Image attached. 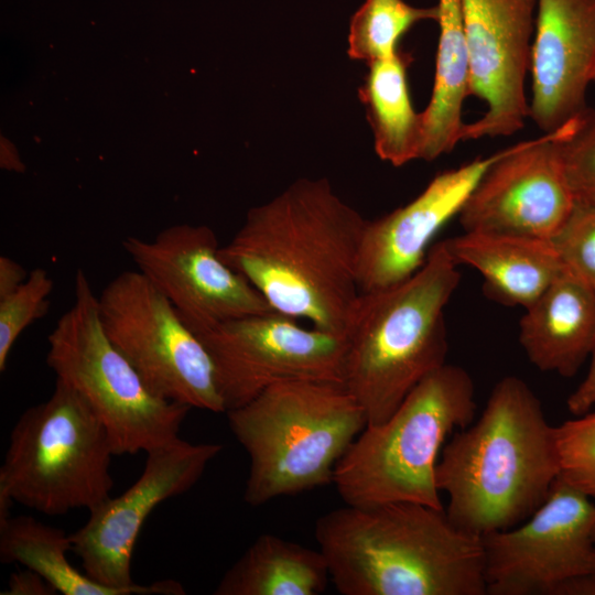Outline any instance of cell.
<instances>
[{
  "mask_svg": "<svg viewBox=\"0 0 595 595\" xmlns=\"http://www.w3.org/2000/svg\"><path fill=\"white\" fill-rule=\"evenodd\" d=\"M366 220L326 178H300L251 208L219 256L277 312L345 336Z\"/></svg>",
  "mask_w": 595,
  "mask_h": 595,
  "instance_id": "cell-1",
  "label": "cell"
},
{
  "mask_svg": "<svg viewBox=\"0 0 595 595\" xmlns=\"http://www.w3.org/2000/svg\"><path fill=\"white\" fill-rule=\"evenodd\" d=\"M314 533L339 594H487L482 537L444 508L345 505L321 516Z\"/></svg>",
  "mask_w": 595,
  "mask_h": 595,
  "instance_id": "cell-2",
  "label": "cell"
},
{
  "mask_svg": "<svg viewBox=\"0 0 595 595\" xmlns=\"http://www.w3.org/2000/svg\"><path fill=\"white\" fill-rule=\"evenodd\" d=\"M555 426L519 377L493 388L480 416L442 448L435 480L446 515L477 536L512 528L547 499L559 477Z\"/></svg>",
  "mask_w": 595,
  "mask_h": 595,
  "instance_id": "cell-3",
  "label": "cell"
},
{
  "mask_svg": "<svg viewBox=\"0 0 595 595\" xmlns=\"http://www.w3.org/2000/svg\"><path fill=\"white\" fill-rule=\"evenodd\" d=\"M457 267L443 240L405 281L359 294L345 332L342 385L367 424L388 419L422 379L446 364L444 309L461 281Z\"/></svg>",
  "mask_w": 595,
  "mask_h": 595,
  "instance_id": "cell-4",
  "label": "cell"
},
{
  "mask_svg": "<svg viewBox=\"0 0 595 595\" xmlns=\"http://www.w3.org/2000/svg\"><path fill=\"white\" fill-rule=\"evenodd\" d=\"M225 414L249 457L250 506L333 484L337 462L367 424L357 400L333 381L275 383Z\"/></svg>",
  "mask_w": 595,
  "mask_h": 595,
  "instance_id": "cell-5",
  "label": "cell"
},
{
  "mask_svg": "<svg viewBox=\"0 0 595 595\" xmlns=\"http://www.w3.org/2000/svg\"><path fill=\"white\" fill-rule=\"evenodd\" d=\"M475 386L444 364L422 379L385 421L366 424L337 462L333 485L345 505L410 501L443 509L436 465L448 435L469 425Z\"/></svg>",
  "mask_w": 595,
  "mask_h": 595,
  "instance_id": "cell-6",
  "label": "cell"
},
{
  "mask_svg": "<svg viewBox=\"0 0 595 595\" xmlns=\"http://www.w3.org/2000/svg\"><path fill=\"white\" fill-rule=\"evenodd\" d=\"M115 455L102 422L56 379L43 402L14 423L0 467V515L18 502L48 516L90 510L111 495Z\"/></svg>",
  "mask_w": 595,
  "mask_h": 595,
  "instance_id": "cell-7",
  "label": "cell"
},
{
  "mask_svg": "<svg viewBox=\"0 0 595 595\" xmlns=\"http://www.w3.org/2000/svg\"><path fill=\"white\" fill-rule=\"evenodd\" d=\"M46 363L102 422L115 455L148 453L177 439L191 408L153 393L102 326L98 295L78 269L74 300L47 337Z\"/></svg>",
  "mask_w": 595,
  "mask_h": 595,
  "instance_id": "cell-8",
  "label": "cell"
},
{
  "mask_svg": "<svg viewBox=\"0 0 595 595\" xmlns=\"http://www.w3.org/2000/svg\"><path fill=\"white\" fill-rule=\"evenodd\" d=\"M98 307L106 334L153 393L226 412L203 343L141 272L115 277L98 295Z\"/></svg>",
  "mask_w": 595,
  "mask_h": 595,
  "instance_id": "cell-9",
  "label": "cell"
},
{
  "mask_svg": "<svg viewBox=\"0 0 595 595\" xmlns=\"http://www.w3.org/2000/svg\"><path fill=\"white\" fill-rule=\"evenodd\" d=\"M221 450L217 443L194 444L177 439L145 453L139 478L119 496H110L88 510L87 521L71 534V552L78 556L84 572L100 584L131 595H184L185 588L174 580L137 584L131 575L133 549L155 507L190 490Z\"/></svg>",
  "mask_w": 595,
  "mask_h": 595,
  "instance_id": "cell-10",
  "label": "cell"
},
{
  "mask_svg": "<svg viewBox=\"0 0 595 595\" xmlns=\"http://www.w3.org/2000/svg\"><path fill=\"white\" fill-rule=\"evenodd\" d=\"M195 334L210 358L226 411L284 381L342 383L345 336L304 328L285 314L249 315Z\"/></svg>",
  "mask_w": 595,
  "mask_h": 595,
  "instance_id": "cell-11",
  "label": "cell"
},
{
  "mask_svg": "<svg viewBox=\"0 0 595 595\" xmlns=\"http://www.w3.org/2000/svg\"><path fill=\"white\" fill-rule=\"evenodd\" d=\"M595 504L559 477L519 524L482 537L490 595H559L570 580L595 575Z\"/></svg>",
  "mask_w": 595,
  "mask_h": 595,
  "instance_id": "cell-12",
  "label": "cell"
},
{
  "mask_svg": "<svg viewBox=\"0 0 595 595\" xmlns=\"http://www.w3.org/2000/svg\"><path fill=\"white\" fill-rule=\"evenodd\" d=\"M122 247L194 333L277 312L242 274L223 261L217 236L207 226L174 225L151 240L128 236Z\"/></svg>",
  "mask_w": 595,
  "mask_h": 595,
  "instance_id": "cell-13",
  "label": "cell"
},
{
  "mask_svg": "<svg viewBox=\"0 0 595 595\" xmlns=\"http://www.w3.org/2000/svg\"><path fill=\"white\" fill-rule=\"evenodd\" d=\"M561 132L499 151L458 214L464 231L551 241L575 206L560 152Z\"/></svg>",
  "mask_w": 595,
  "mask_h": 595,
  "instance_id": "cell-14",
  "label": "cell"
},
{
  "mask_svg": "<svg viewBox=\"0 0 595 595\" xmlns=\"http://www.w3.org/2000/svg\"><path fill=\"white\" fill-rule=\"evenodd\" d=\"M538 0H462L469 63V95L487 109L465 123L462 141L509 137L524 127L526 77Z\"/></svg>",
  "mask_w": 595,
  "mask_h": 595,
  "instance_id": "cell-15",
  "label": "cell"
},
{
  "mask_svg": "<svg viewBox=\"0 0 595 595\" xmlns=\"http://www.w3.org/2000/svg\"><path fill=\"white\" fill-rule=\"evenodd\" d=\"M499 152L435 175L411 202L366 220L357 258L360 293L390 288L425 262L431 241L458 215L468 195Z\"/></svg>",
  "mask_w": 595,
  "mask_h": 595,
  "instance_id": "cell-16",
  "label": "cell"
},
{
  "mask_svg": "<svg viewBox=\"0 0 595 595\" xmlns=\"http://www.w3.org/2000/svg\"><path fill=\"white\" fill-rule=\"evenodd\" d=\"M595 67V0H538L528 118L545 134L583 112Z\"/></svg>",
  "mask_w": 595,
  "mask_h": 595,
  "instance_id": "cell-17",
  "label": "cell"
},
{
  "mask_svg": "<svg viewBox=\"0 0 595 595\" xmlns=\"http://www.w3.org/2000/svg\"><path fill=\"white\" fill-rule=\"evenodd\" d=\"M519 343L541 371L576 375L595 347V291L563 268L526 309Z\"/></svg>",
  "mask_w": 595,
  "mask_h": 595,
  "instance_id": "cell-18",
  "label": "cell"
},
{
  "mask_svg": "<svg viewBox=\"0 0 595 595\" xmlns=\"http://www.w3.org/2000/svg\"><path fill=\"white\" fill-rule=\"evenodd\" d=\"M444 242L457 264H468L479 271L486 295L524 310L564 268L550 240L464 231Z\"/></svg>",
  "mask_w": 595,
  "mask_h": 595,
  "instance_id": "cell-19",
  "label": "cell"
},
{
  "mask_svg": "<svg viewBox=\"0 0 595 595\" xmlns=\"http://www.w3.org/2000/svg\"><path fill=\"white\" fill-rule=\"evenodd\" d=\"M439 41L433 89L421 111V156L433 161L450 153L462 141L463 104L469 96V63L462 0H439Z\"/></svg>",
  "mask_w": 595,
  "mask_h": 595,
  "instance_id": "cell-20",
  "label": "cell"
},
{
  "mask_svg": "<svg viewBox=\"0 0 595 595\" xmlns=\"http://www.w3.org/2000/svg\"><path fill=\"white\" fill-rule=\"evenodd\" d=\"M331 581L320 550L259 536L224 573L215 595H318Z\"/></svg>",
  "mask_w": 595,
  "mask_h": 595,
  "instance_id": "cell-21",
  "label": "cell"
},
{
  "mask_svg": "<svg viewBox=\"0 0 595 595\" xmlns=\"http://www.w3.org/2000/svg\"><path fill=\"white\" fill-rule=\"evenodd\" d=\"M412 56L402 50L394 55L368 64V73L359 88L374 134L377 155L393 166L420 159L423 128L409 91L408 67Z\"/></svg>",
  "mask_w": 595,
  "mask_h": 595,
  "instance_id": "cell-22",
  "label": "cell"
},
{
  "mask_svg": "<svg viewBox=\"0 0 595 595\" xmlns=\"http://www.w3.org/2000/svg\"><path fill=\"white\" fill-rule=\"evenodd\" d=\"M71 534L33 517L0 519V560L19 563L39 573L64 595H131L126 589L100 584L78 571L67 558Z\"/></svg>",
  "mask_w": 595,
  "mask_h": 595,
  "instance_id": "cell-23",
  "label": "cell"
},
{
  "mask_svg": "<svg viewBox=\"0 0 595 595\" xmlns=\"http://www.w3.org/2000/svg\"><path fill=\"white\" fill-rule=\"evenodd\" d=\"M437 7H414L404 0H365L349 23L347 54L370 64L394 55L401 37L422 21H437Z\"/></svg>",
  "mask_w": 595,
  "mask_h": 595,
  "instance_id": "cell-24",
  "label": "cell"
},
{
  "mask_svg": "<svg viewBox=\"0 0 595 595\" xmlns=\"http://www.w3.org/2000/svg\"><path fill=\"white\" fill-rule=\"evenodd\" d=\"M560 152L575 205L595 206V109L583 112L562 127Z\"/></svg>",
  "mask_w": 595,
  "mask_h": 595,
  "instance_id": "cell-25",
  "label": "cell"
},
{
  "mask_svg": "<svg viewBox=\"0 0 595 595\" xmlns=\"http://www.w3.org/2000/svg\"><path fill=\"white\" fill-rule=\"evenodd\" d=\"M53 279L43 268L32 270L12 293L0 299V371L7 369L9 355L19 336L50 309Z\"/></svg>",
  "mask_w": 595,
  "mask_h": 595,
  "instance_id": "cell-26",
  "label": "cell"
},
{
  "mask_svg": "<svg viewBox=\"0 0 595 595\" xmlns=\"http://www.w3.org/2000/svg\"><path fill=\"white\" fill-rule=\"evenodd\" d=\"M559 478L595 499V412L555 425Z\"/></svg>",
  "mask_w": 595,
  "mask_h": 595,
  "instance_id": "cell-27",
  "label": "cell"
},
{
  "mask_svg": "<svg viewBox=\"0 0 595 595\" xmlns=\"http://www.w3.org/2000/svg\"><path fill=\"white\" fill-rule=\"evenodd\" d=\"M551 242L563 267L595 291V206L575 205Z\"/></svg>",
  "mask_w": 595,
  "mask_h": 595,
  "instance_id": "cell-28",
  "label": "cell"
},
{
  "mask_svg": "<svg viewBox=\"0 0 595 595\" xmlns=\"http://www.w3.org/2000/svg\"><path fill=\"white\" fill-rule=\"evenodd\" d=\"M55 588L39 573L25 567L13 572L8 581V587L1 595H55Z\"/></svg>",
  "mask_w": 595,
  "mask_h": 595,
  "instance_id": "cell-29",
  "label": "cell"
},
{
  "mask_svg": "<svg viewBox=\"0 0 595 595\" xmlns=\"http://www.w3.org/2000/svg\"><path fill=\"white\" fill-rule=\"evenodd\" d=\"M566 405L576 415L584 414L595 405V347L589 357L586 376L577 388L569 396Z\"/></svg>",
  "mask_w": 595,
  "mask_h": 595,
  "instance_id": "cell-30",
  "label": "cell"
},
{
  "mask_svg": "<svg viewBox=\"0 0 595 595\" xmlns=\"http://www.w3.org/2000/svg\"><path fill=\"white\" fill-rule=\"evenodd\" d=\"M25 269L15 260L0 257V299L17 290L28 278Z\"/></svg>",
  "mask_w": 595,
  "mask_h": 595,
  "instance_id": "cell-31",
  "label": "cell"
},
{
  "mask_svg": "<svg viewBox=\"0 0 595 595\" xmlns=\"http://www.w3.org/2000/svg\"><path fill=\"white\" fill-rule=\"evenodd\" d=\"M592 80H593V83H595V67H594V71H593Z\"/></svg>",
  "mask_w": 595,
  "mask_h": 595,
  "instance_id": "cell-32",
  "label": "cell"
},
{
  "mask_svg": "<svg viewBox=\"0 0 595 595\" xmlns=\"http://www.w3.org/2000/svg\"><path fill=\"white\" fill-rule=\"evenodd\" d=\"M594 541H595V527H594Z\"/></svg>",
  "mask_w": 595,
  "mask_h": 595,
  "instance_id": "cell-33",
  "label": "cell"
}]
</instances>
